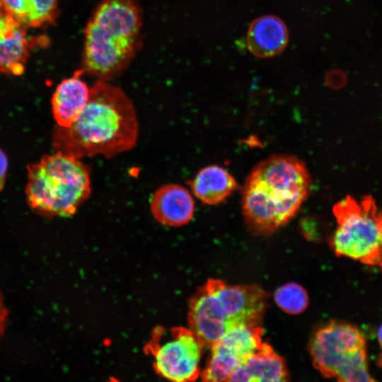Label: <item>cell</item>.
Listing matches in <instances>:
<instances>
[{"instance_id":"obj_1","label":"cell","mask_w":382,"mask_h":382,"mask_svg":"<svg viewBox=\"0 0 382 382\" xmlns=\"http://www.w3.org/2000/svg\"><path fill=\"white\" fill-rule=\"evenodd\" d=\"M135 108L120 88L98 80L90 88L88 101L69 127L57 125L52 146L78 159L98 155L112 158L133 149L138 140Z\"/></svg>"},{"instance_id":"obj_2","label":"cell","mask_w":382,"mask_h":382,"mask_svg":"<svg viewBox=\"0 0 382 382\" xmlns=\"http://www.w3.org/2000/svg\"><path fill=\"white\" fill-rule=\"evenodd\" d=\"M311 178L294 156L277 154L257 163L242 190L244 221L255 235L272 233L298 214L308 197Z\"/></svg>"},{"instance_id":"obj_3","label":"cell","mask_w":382,"mask_h":382,"mask_svg":"<svg viewBox=\"0 0 382 382\" xmlns=\"http://www.w3.org/2000/svg\"><path fill=\"white\" fill-rule=\"evenodd\" d=\"M142 25L136 0H100L85 27L82 71L105 81L122 74L141 48Z\"/></svg>"},{"instance_id":"obj_4","label":"cell","mask_w":382,"mask_h":382,"mask_svg":"<svg viewBox=\"0 0 382 382\" xmlns=\"http://www.w3.org/2000/svg\"><path fill=\"white\" fill-rule=\"evenodd\" d=\"M27 168L28 204L40 215L72 216L91 195V169L80 159L55 151Z\"/></svg>"},{"instance_id":"obj_5","label":"cell","mask_w":382,"mask_h":382,"mask_svg":"<svg viewBox=\"0 0 382 382\" xmlns=\"http://www.w3.org/2000/svg\"><path fill=\"white\" fill-rule=\"evenodd\" d=\"M313 364L322 375L343 382L374 381L368 367L366 340L356 326L330 321L311 337Z\"/></svg>"},{"instance_id":"obj_6","label":"cell","mask_w":382,"mask_h":382,"mask_svg":"<svg viewBox=\"0 0 382 382\" xmlns=\"http://www.w3.org/2000/svg\"><path fill=\"white\" fill-rule=\"evenodd\" d=\"M337 221L330 239L335 255L382 268V224L373 197L347 196L333 207Z\"/></svg>"},{"instance_id":"obj_7","label":"cell","mask_w":382,"mask_h":382,"mask_svg":"<svg viewBox=\"0 0 382 382\" xmlns=\"http://www.w3.org/2000/svg\"><path fill=\"white\" fill-rule=\"evenodd\" d=\"M204 347L190 328L167 330L158 327L145 349L151 356L154 370L160 376L174 382H188L200 376Z\"/></svg>"},{"instance_id":"obj_8","label":"cell","mask_w":382,"mask_h":382,"mask_svg":"<svg viewBox=\"0 0 382 382\" xmlns=\"http://www.w3.org/2000/svg\"><path fill=\"white\" fill-rule=\"evenodd\" d=\"M263 330L260 325H238L228 329L214 344L206 364L209 374L227 380L238 366L262 346Z\"/></svg>"},{"instance_id":"obj_9","label":"cell","mask_w":382,"mask_h":382,"mask_svg":"<svg viewBox=\"0 0 382 382\" xmlns=\"http://www.w3.org/2000/svg\"><path fill=\"white\" fill-rule=\"evenodd\" d=\"M230 327L238 325H260L267 295L255 284L230 285L220 279H209Z\"/></svg>"},{"instance_id":"obj_10","label":"cell","mask_w":382,"mask_h":382,"mask_svg":"<svg viewBox=\"0 0 382 382\" xmlns=\"http://www.w3.org/2000/svg\"><path fill=\"white\" fill-rule=\"evenodd\" d=\"M190 328L204 346L212 347L231 328L219 300L209 280L190 302Z\"/></svg>"},{"instance_id":"obj_11","label":"cell","mask_w":382,"mask_h":382,"mask_svg":"<svg viewBox=\"0 0 382 382\" xmlns=\"http://www.w3.org/2000/svg\"><path fill=\"white\" fill-rule=\"evenodd\" d=\"M154 218L160 224L172 227L183 226L190 221L195 212V202L185 187L168 183L159 187L150 199Z\"/></svg>"},{"instance_id":"obj_12","label":"cell","mask_w":382,"mask_h":382,"mask_svg":"<svg viewBox=\"0 0 382 382\" xmlns=\"http://www.w3.org/2000/svg\"><path fill=\"white\" fill-rule=\"evenodd\" d=\"M25 28L0 8V71L23 74L30 48Z\"/></svg>"},{"instance_id":"obj_13","label":"cell","mask_w":382,"mask_h":382,"mask_svg":"<svg viewBox=\"0 0 382 382\" xmlns=\"http://www.w3.org/2000/svg\"><path fill=\"white\" fill-rule=\"evenodd\" d=\"M82 70L62 80L52 98L53 117L58 126L68 127L80 116L90 96V88L81 79Z\"/></svg>"},{"instance_id":"obj_14","label":"cell","mask_w":382,"mask_h":382,"mask_svg":"<svg viewBox=\"0 0 382 382\" xmlns=\"http://www.w3.org/2000/svg\"><path fill=\"white\" fill-rule=\"evenodd\" d=\"M289 379L284 360L272 347L262 343L260 348L234 371L228 381L283 382Z\"/></svg>"},{"instance_id":"obj_15","label":"cell","mask_w":382,"mask_h":382,"mask_svg":"<svg viewBox=\"0 0 382 382\" xmlns=\"http://www.w3.org/2000/svg\"><path fill=\"white\" fill-rule=\"evenodd\" d=\"M246 43L249 51L260 58L279 54L288 43V31L282 21L274 16L254 20L248 29Z\"/></svg>"},{"instance_id":"obj_16","label":"cell","mask_w":382,"mask_h":382,"mask_svg":"<svg viewBox=\"0 0 382 382\" xmlns=\"http://www.w3.org/2000/svg\"><path fill=\"white\" fill-rule=\"evenodd\" d=\"M187 185L193 195L207 205L221 203L238 188L235 178L225 168L217 165L202 168Z\"/></svg>"},{"instance_id":"obj_17","label":"cell","mask_w":382,"mask_h":382,"mask_svg":"<svg viewBox=\"0 0 382 382\" xmlns=\"http://www.w3.org/2000/svg\"><path fill=\"white\" fill-rule=\"evenodd\" d=\"M0 8L25 28H41L57 18L58 0H0Z\"/></svg>"},{"instance_id":"obj_18","label":"cell","mask_w":382,"mask_h":382,"mask_svg":"<svg viewBox=\"0 0 382 382\" xmlns=\"http://www.w3.org/2000/svg\"><path fill=\"white\" fill-rule=\"evenodd\" d=\"M274 299L280 309L291 315L302 313L308 304V296L306 289L294 282L279 286L274 292Z\"/></svg>"},{"instance_id":"obj_19","label":"cell","mask_w":382,"mask_h":382,"mask_svg":"<svg viewBox=\"0 0 382 382\" xmlns=\"http://www.w3.org/2000/svg\"><path fill=\"white\" fill-rule=\"evenodd\" d=\"M8 159L4 152L0 149V192L4 189L6 178Z\"/></svg>"},{"instance_id":"obj_20","label":"cell","mask_w":382,"mask_h":382,"mask_svg":"<svg viewBox=\"0 0 382 382\" xmlns=\"http://www.w3.org/2000/svg\"><path fill=\"white\" fill-rule=\"evenodd\" d=\"M7 316L8 311L4 303L2 296L0 294V340L5 330Z\"/></svg>"},{"instance_id":"obj_21","label":"cell","mask_w":382,"mask_h":382,"mask_svg":"<svg viewBox=\"0 0 382 382\" xmlns=\"http://www.w3.org/2000/svg\"><path fill=\"white\" fill-rule=\"evenodd\" d=\"M378 340L379 345L382 349V325L379 327L378 330Z\"/></svg>"},{"instance_id":"obj_22","label":"cell","mask_w":382,"mask_h":382,"mask_svg":"<svg viewBox=\"0 0 382 382\" xmlns=\"http://www.w3.org/2000/svg\"><path fill=\"white\" fill-rule=\"evenodd\" d=\"M379 214H380L381 221L382 224V210L379 212Z\"/></svg>"}]
</instances>
